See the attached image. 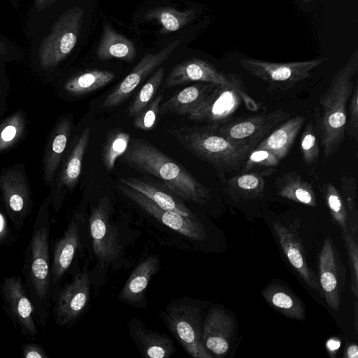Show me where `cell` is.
Returning <instances> with one entry per match:
<instances>
[{"label":"cell","mask_w":358,"mask_h":358,"mask_svg":"<svg viewBox=\"0 0 358 358\" xmlns=\"http://www.w3.org/2000/svg\"><path fill=\"white\" fill-rule=\"evenodd\" d=\"M121 161L136 171L158 178L173 194L198 204L210 199V191L187 169L149 142L133 139Z\"/></svg>","instance_id":"6da1fadb"},{"label":"cell","mask_w":358,"mask_h":358,"mask_svg":"<svg viewBox=\"0 0 358 358\" xmlns=\"http://www.w3.org/2000/svg\"><path fill=\"white\" fill-rule=\"evenodd\" d=\"M50 216L48 202L40 207L25 252L23 281L34 307L37 322L46 324L52 288L51 286Z\"/></svg>","instance_id":"7a4b0ae2"},{"label":"cell","mask_w":358,"mask_h":358,"mask_svg":"<svg viewBox=\"0 0 358 358\" xmlns=\"http://www.w3.org/2000/svg\"><path fill=\"white\" fill-rule=\"evenodd\" d=\"M358 70V52L351 55L333 77L327 91L320 96V108L315 107L313 120L325 159L331 157L343 143L347 104Z\"/></svg>","instance_id":"3957f363"},{"label":"cell","mask_w":358,"mask_h":358,"mask_svg":"<svg viewBox=\"0 0 358 358\" xmlns=\"http://www.w3.org/2000/svg\"><path fill=\"white\" fill-rule=\"evenodd\" d=\"M172 134L191 154L209 164L224 183L227 175L240 169L251 150L217 133L211 126H182L171 128Z\"/></svg>","instance_id":"277c9868"},{"label":"cell","mask_w":358,"mask_h":358,"mask_svg":"<svg viewBox=\"0 0 358 358\" xmlns=\"http://www.w3.org/2000/svg\"><path fill=\"white\" fill-rule=\"evenodd\" d=\"M202 315L199 302L189 298L171 301L160 313L170 332L190 356L213 358L201 341Z\"/></svg>","instance_id":"5b68a950"},{"label":"cell","mask_w":358,"mask_h":358,"mask_svg":"<svg viewBox=\"0 0 358 358\" xmlns=\"http://www.w3.org/2000/svg\"><path fill=\"white\" fill-rule=\"evenodd\" d=\"M252 112L259 110L258 104L248 94L238 75L230 85H217L206 98L186 116L196 122L219 126L231 120L242 103Z\"/></svg>","instance_id":"8992f818"},{"label":"cell","mask_w":358,"mask_h":358,"mask_svg":"<svg viewBox=\"0 0 358 358\" xmlns=\"http://www.w3.org/2000/svg\"><path fill=\"white\" fill-rule=\"evenodd\" d=\"M83 18L84 10L79 6L69 9L60 16L39 50V62L44 69L53 68L72 51L77 43Z\"/></svg>","instance_id":"52a82bcc"},{"label":"cell","mask_w":358,"mask_h":358,"mask_svg":"<svg viewBox=\"0 0 358 358\" xmlns=\"http://www.w3.org/2000/svg\"><path fill=\"white\" fill-rule=\"evenodd\" d=\"M290 115L285 110H276L268 113L230 120L219 126H210L232 142L252 150Z\"/></svg>","instance_id":"ba28073f"},{"label":"cell","mask_w":358,"mask_h":358,"mask_svg":"<svg viewBox=\"0 0 358 358\" xmlns=\"http://www.w3.org/2000/svg\"><path fill=\"white\" fill-rule=\"evenodd\" d=\"M327 58L307 61L275 63L256 59L244 58L241 66L251 75L257 77L273 87L285 90L308 78L310 71L325 62Z\"/></svg>","instance_id":"9c48e42d"},{"label":"cell","mask_w":358,"mask_h":358,"mask_svg":"<svg viewBox=\"0 0 358 358\" xmlns=\"http://www.w3.org/2000/svg\"><path fill=\"white\" fill-rule=\"evenodd\" d=\"M3 307L16 329L25 336L37 334L35 310L20 275L4 277L0 285Z\"/></svg>","instance_id":"30bf717a"},{"label":"cell","mask_w":358,"mask_h":358,"mask_svg":"<svg viewBox=\"0 0 358 358\" xmlns=\"http://www.w3.org/2000/svg\"><path fill=\"white\" fill-rule=\"evenodd\" d=\"M117 189L143 211L181 235L194 241L206 238L203 224L196 217L181 215L176 212L160 208L141 192L121 183Z\"/></svg>","instance_id":"8fae6325"},{"label":"cell","mask_w":358,"mask_h":358,"mask_svg":"<svg viewBox=\"0 0 358 358\" xmlns=\"http://www.w3.org/2000/svg\"><path fill=\"white\" fill-rule=\"evenodd\" d=\"M89 229L96 258L103 265L110 264L118 257L121 249L116 229L110 222L109 202L106 197L92 208Z\"/></svg>","instance_id":"7c38bea8"},{"label":"cell","mask_w":358,"mask_h":358,"mask_svg":"<svg viewBox=\"0 0 358 358\" xmlns=\"http://www.w3.org/2000/svg\"><path fill=\"white\" fill-rule=\"evenodd\" d=\"M0 189L6 212L15 229L20 231L32 208L29 187L23 172L15 168L3 171L0 175Z\"/></svg>","instance_id":"4fadbf2b"},{"label":"cell","mask_w":358,"mask_h":358,"mask_svg":"<svg viewBox=\"0 0 358 358\" xmlns=\"http://www.w3.org/2000/svg\"><path fill=\"white\" fill-rule=\"evenodd\" d=\"M90 280L87 271L77 274L56 296L52 315L59 326L73 323L84 312L90 298Z\"/></svg>","instance_id":"5bb4252c"},{"label":"cell","mask_w":358,"mask_h":358,"mask_svg":"<svg viewBox=\"0 0 358 358\" xmlns=\"http://www.w3.org/2000/svg\"><path fill=\"white\" fill-rule=\"evenodd\" d=\"M176 40L153 54H146L122 82L106 96L101 106L102 110L110 109L124 102L150 73L159 67L180 44Z\"/></svg>","instance_id":"9a60e30c"},{"label":"cell","mask_w":358,"mask_h":358,"mask_svg":"<svg viewBox=\"0 0 358 358\" xmlns=\"http://www.w3.org/2000/svg\"><path fill=\"white\" fill-rule=\"evenodd\" d=\"M233 317L220 306L208 312L201 329V341L208 351L214 357H222L231 346L234 333Z\"/></svg>","instance_id":"2e32d148"},{"label":"cell","mask_w":358,"mask_h":358,"mask_svg":"<svg viewBox=\"0 0 358 358\" xmlns=\"http://www.w3.org/2000/svg\"><path fill=\"white\" fill-rule=\"evenodd\" d=\"M236 74L219 71L211 64L200 59H190L176 65L169 73L162 85L166 90L191 82L211 83L216 85H230Z\"/></svg>","instance_id":"e0dca14e"},{"label":"cell","mask_w":358,"mask_h":358,"mask_svg":"<svg viewBox=\"0 0 358 358\" xmlns=\"http://www.w3.org/2000/svg\"><path fill=\"white\" fill-rule=\"evenodd\" d=\"M338 257L332 240L327 238L319 256V282L329 307L335 311H338L341 306V294L343 285Z\"/></svg>","instance_id":"ac0fdd59"},{"label":"cell","mask_w":358,"mask_h":358,"mask_svg":"<svg viewBox=\"0 0 358 358\" xmlns=\"http://www.w3.org/2000/svg\"><path fill=\"white\" fill-rule=\"evenodd\" d=\"M83 216L73 213L62 237L55 242L51 259V286L55 287L63 278L72 264L80 241Z\"/></svg>","instance_id":"d6986e66"},{"label":"cell","mask_w":358,"mask_h":358,"mask_svg":"<svg viewBox=\"0 0 358 358\" xmlns=\"http://www.w3.org/2000/svg\"><path fill=\"white\" fill-rule=\"evenodd\" d=\"M273 226L281 248L289 264L311 289L315 290L321 296H324L319 279L308 266L299 237L294 231L278 222H273Z\"/></svg>","instance_id":"ffe728a7"},{"label":"cell","mask_w":358,"mask_h":358,"mask_svg":"<svg viewBox=\"0 0 358 358\" xmlns=\"http://www.w3.org/2000/svg\"><path fill=\"white\" fill-rule=\"evenodd\" d=\"M160 270L159 257L154 255L148 256L131 273L117 296L118 300L134 307L143 306L148 284L152 277Z\"/></svg>","instance_id":"44dd1931"},{"label":"cell","mask_w":358,"mask_h":358,"mask_svg":"<svg viewBox=\"0 0 358 358\" xmlns=\"http://www.w3.org/2000/svg\"><path fill=\"white\" fill-rule=\"evenodd\" d=\"M131 336L143 357L146 358H169L176 352L173 340L166 334L147 329L138 319L129 323Z\"/></svg>","instance_id":"7402d4cb"},{"label":"cell","mask_w":358,"mask_h":358,"mask_svg":"<svg viewBox=\"0 0 358 358\" xmlns=\"http://www.w3.org/2000/svg\"><path fill=\"white\" fill-rule=\"evenodd\" d=\"M216 85L211 83L199 82L185 87L160 104L159 114L187 115L210 93Z\"/></svg>","instance_id":"603a6c76"},{"label":"cell","mask_w":358,"mask_h":358,"mask_svg":"<svg viewBox=\"0 0 358 358\" xmlns=\"http://www.w3.org/2000/svg\"><path fill=\"white\" fill-rule=\"evenodd\" d=\"M305 121L306 117L303 115L288 118L274 129L255 148L267 149L282 160L288 154Z\"/></svg>","instance_id":"cb8c5ba5"},{"label":"cell","mask_w":358,"mask_h":358,"mask_svg":"<svg viewBox=\"0 0 358 358\" xmlns=\"http://www.w3.org/2000/svg\"><path fill=\"white\" fill-rule=\"evenodd\" d=\"M275 171L274 168H266L260 171L240 173L224 184L228 194L234 199H253L262 194L265 187V179Z\"/></svg>","instance_id":"d4e9b609"},{"label":"cell","mask_w":358,"mask_h":358,"mask_svg":"<svg viewBox=\"0 0 358 358\" xmlns=\"http://www.w3.org/2000/svg\"><path fill=\"white\" fill-rule=\"evenodd\" d=\"M262 294L267 303L282 315L300 321L305 320L303 301L289 288L273 282L262 290Z\"/></svg>","instance_id":"484cf974"},{"label":"cell","mask_w":358,"mask_h":358,"mask_svg":"<svg viewBox=\"0 0 358 358\" xmlns=\"http://www.w3.org/2000/svg\"><path fill=\"white\" fill-rule=\"evenodd\" d=\"M71 122L68 118L60 120L55 127L47 145L43 159V178L50 184L59 165L71 134Z\"/></svg>","instance_id":"4316f807"},{"label":"cell","mask_w":358,"mask_h":358,"mask_svg":"<svg viewBox=\"0 0 358 358\" xmlns=\"http://www.w3.org/2000/svg\"><path fill=\"white\" fill-rule=\"evenodd\" d=\"M121 183L141 192L160 208L176 212L181 215L196 217V215L178 198L148 181L135 178H120Z\"/></svg>","instance_id":"83f0119b"},{"label":"cell","mask_w":358,"mask_h":358,"mask_svg":"<svg viewBox=\"0 0 358 358\" xmlns=\"http://www.w3.org/2000/svg\"><path fill=\"white\" fill-rule=\"evenodd\" d=\"M136 55V49L131 40L115 31L109 24L104 25L96 50V56L99 59L115 58L131 62Z\"/></svg>","instance_id":"f1b7e54d"},{"label":"cell","mask_w":358,"mask_h":358,"mask_svg":"<svg viewBox=\"0 0 358 358\" xmlns=\"http://www.w3.org/2000/svg\"><path fill=\"white\" fill-rule=\"evenodd\" d=\"M280 196L308 206H317L316 195L310 183L296 172L284 173L276 180Z\"/></svg>","instance_id":"f546056e"},{"label":"cell","mask_w":358,"mask_h":358,"mask_svg":"<svg viewBox=\"0 0 358 358\" xmlns=\"http://www.w3.org/2000/svg\"><path fill=\"white\" fill-rule=\"evenodd\" d=\"M90 132L89 127L83 130L61 171L59 177V185L69 191L75 188L78 181L84 154L89 143Z\"/></svg>","instance_id":"4dcf8cb0"},{"label":"cell","mask_w":358,"mask_h":358,"mask_svg":"<svg viewBox=\"0 0 358 358\" xmlns=\"http://www.w3.org/2000/svg\"><path fill=\"white\" fill-rule=\"evenodd\" d=\"M195 17L193 9L178 10L171 6L157 7L144 14V19L155 20L162 27L160 32L168 34L178 31L189 24Z\"/></svg>","instance_id":"1f68e13d"},{"label":"cell","mask_w":358,"mask_h":358,"mask_svg":"<svg viewBox=\"0 0 358 358\" xmlns=\"http://www.w3.org/2000/svg\"><path fill=\"white\" fill-rule=\"evenodd\" d=\"M114 78L115 75L110 71L93 69L70 79L64 89L72 94H84L104 87Z\"/></svg>","instance_id":"d6a6232c"},{"label":"cell","mask_w":358,"mask_h":358,"mask_svg":"<svg viewBox=\"0 0 358 358\" xmlns=\"http://www.w3.org/2000/svg\"><path fill=\"white\" fill-rule=\"evenodd\" d=\"M302 161L309 174L312 176L317 166L320 147L315 124L313 118L306 124L300 141Z\"/></svg>","instance_id":"836d02e7"},{"label":"cell","mask_w":358,"mask_h":358,"mask_svg":"<svg viewBox=\"0 0 358 358\" xmlns=\"http://www.w3.org/2000/svg\"><path fill=\"white\" fill-rule=\"evenodd\" d=\"M130 142V135L122 129H114L106 137L101 151L103 166L111 171L117 158L127 150Z\"/></svg>","instance_id":"e575fe53"},{"label":"cell","mask_w":358,"mask_h":358,"mask_svg":"<svg viewBox=\"0 0 358 358\" xmlns=\"http://www.w3.org/2000/svg\"><path fill=\"white\" fill-rule=\"evenodd\" d=\"M341 196L343 199L348 217L349 232L358 235L357 183L356 178L349 174H343L341 178Z\"/></svg>","instance_id":"d590c367"},{"label":"cell","mask_w":358,"mask_h":358,"mask_svg":"<svg viewBox=\"0 0 358 358\" xmlns=\"http://www.w3.org/2000/svg\"><path fill=\"white\" fill-rule=\"evenodd\" d=\"M321 192L335 222L342 229V232H349L347 210L337 188L331 182H327L321 187Z\"/></svg>","instance_id":"8d00e7d4"},{"label":"cell","mask_w":358,"mask_h":358,"mask_svg":"<svg viewBox=\"0 0 358 358\" xmlns=\"http://www.w3.org/2000/svg\"><path fill=\"white\" fill-rule=\"evenodd\" d=\"M164 74L163 67L157 69L143 85L128 108L130 117L136 116L151 102L162 83Z\"/></svg>","instance_id":"74e56055"},{"label":"cell","mask_w":358,"mask_h":358,"mask_svg":"<svg viewBox=\"0 0 358 358\" xmlns=\"http://www.w3.org/2000/svg\"><path fill=\"white\" fill-rule=\"evenodd\" d=\"M24 128V116L16 113L0 125V152L15 143L21 137Z\"/></svg>","instance_id":"f35d334b"},{"label":"cell","mask_w":358,"mask_h":358,"mask_svg":"<svg viewBox=\"0 0 358 358\" xmlns=\"http://www.w3.org/2000/svg\"><path fill=\"white\" fill-rule=\"evenodd\" d=\"M280 161L271 151L262 148H254L248 153L241 173L251 171L257 167L274 168Z\"/></svg>","instance_id":"ab89813d"},{"label":"cell","mask_w":358,"mask_h":358,"mask_svg":"<svg viewBox=\"0 0 358 358\" xmlns=\"http://www.w3.org/2000/svg\"><path fill=\"white\" fill-rule=\"evenodd\" d=\"M347 250L351 277V291L358 297V237L350 232H342Z\"/></svg>","instance_id":"60d3db41"},{"label":"cell","mask_w":358,"mask_h":358,"mask_svg":"<svg viewBox=\"0 0 358 358\" xmlns=\"http://www.w3.org/2000/svg\"><path fill=\"white\" fill-rule=\"evenodd\" d=\"M163 99V94H158L134 119V125L143 131H149L156 124L157 116L159 114V106Z\"/></svg>","instance_id":"b9f144b4"},{"label":"cell","mask_w":358,"mask_h":358,"mask_svg":"<svg viewBox=\"0 0 358 358\" xmlns=\"http://www.w3.org/2000/svg\"><path fill=\"white\" fill-rule=\"evenodd\" d=\"M348 118L346 120L345 131L356 141L358 140V85L356 81L349 99Z\"/></svg>","instance_id":"7bdbcfd3"},{"label":"cell","mask_w":358,"mask_h":358,"mask_svg":"<svg viewBox=\"0 0 358 358\" xmlns=\"http://www.w3.org/2000/svg\"><path fill=\"white\" fill-rule=\"evenodd\" d=\"M22 357L24 358H48L45 350L40 345L27 343L22 345Z\"/></svg>","instance_id":"ee69618b"},{"label":"cell","mask_w":358,"mask_h":358,"mask_svg":"<svg viewBox=\"0 0 358 358\" xmlns=\"http://www.w3.org/2000/svg\"><path fill=\"white\" fill-rule=\"evenodd\" d=\"M343 357L345 358H357L358 347L356 344H351L346 347Z\"/></svg>","instance_id":"f6af8a7d"},{"label":"cell","mask_w":358,"mask_h":358,"mask_svg":"<svg viewBox=\"0 0 358 358\" xmlns=\"http://www.w3.org/2000/svg\"><path fill=\"white\" fill-rule=\"evenodd\" d=\"M335 345L339 346L338 341H331L328 343V348H329L330 350H335L336 348L334 347Z\"/></svg>","instance_id":"bcb514c9"},{"label":"cell","mask_w":358,"mask_h":358,"mask_svg":"<svg viewBox=\"0 0 358 358\" xmlns=\"http://www.w3.org/2000/svg\"><path fill=\"white\" fill-rule=\"evenodd\" d=\"M355 308V329L357 331V301L355 302L354 305Z\"/></svg>","instance_id":"7dc6e473"},{"label":"cell","mask_w":358,"mask_h":358,"mask_svg":"<svg viewBox=\"0 0 358 358\" xmlns=\"http://www.w3.org/2000/svg\"><path fill=\"white\" fill-rule=\"evenodd\" d=\"M301 1H305V2H309V1H310L312 0H301Z\"/></svg>","instance_id":"c3c4849f"},{"label":"cell","mask_w":358,"mask_h":358,"mask_svg":"<svg viewBox=\"0 0 358 358\" xmlns=\"http://www.w3.org/2000/svg\"><path fill=\"white\" fill-rule=\"evenodd\" d=\"M55 1V0H52V1Z\"/></svg>","instance_id":"681fc988"}]
</instances>
